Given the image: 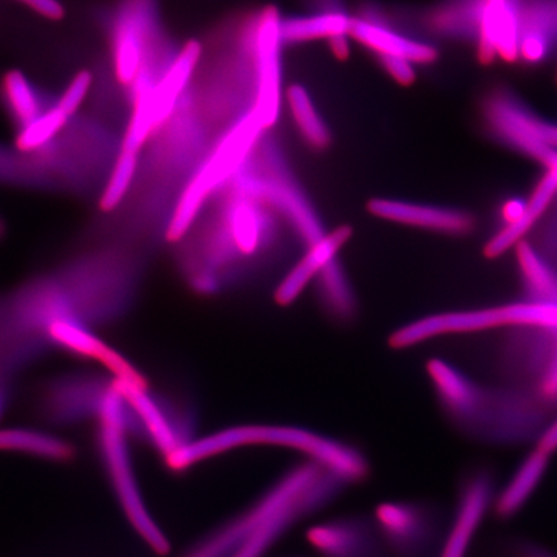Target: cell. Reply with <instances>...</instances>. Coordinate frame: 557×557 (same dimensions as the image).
<instances>
[{
	"mask_svg": "<svg viewBox=\"0 0 557 557\" xmlns=\"http://www.w3.org/2000/svg\"><path fill=\"white\" fill-rule=\"evenodd\" d=\"M552 456L534 448L522 459L503 487H498L493 512L499 520H511L524 510L537 492L549 468Z\"/></svg>",
	"mask_w": 557,
	"mask_h": 557,
	"instance_id": "cell-19",
	"label": "cell"
},
{
	"mask_svg": "<svg viewBox=\"0 0 557 557\" xmlns=\"http://www.w3.org/2000/svg\"><path fill=\"white\" fill-rule=\"evenodd\" d=\"M499 326H537L557 331V302L531 299L496 308L431 313L418 320L417 331L422 339L431 341Z\"/></svg>",
	"mask_w": 557,
	"mask_h": 557,
	"instance_id": "cell-6",
	"label": "cell"
},
{
	"mask_svg": "<svg viewBox=\"0 0 557 557\" xmlns=\"http://www.w3.org/2000/svg\"><path fill=\"white\" fill-rule=\"evenodd\" d=\"M351 38L375 59L399 55L418 67L433 64L438 58L434 44L404 30L388 11L375 3H364L352 13Z\"/></svg>",
	"mask_w": 557,
	"mask_h": 557,
	"instance_id": "cell-9",
	"label": "cell"
},
{
	"mask_svg": "<svg viewBox=\"0 0 557 557\" xmlns=\"http://www.w3.org/2000/svg\"><path fill=\"white\" fill-rule=\"evenodd\" d=\"M525 207L527 201H521L519 199L508 201L504 208V215L505 220H507V225L517 222L521 218L522 213H524Z\"/></svg>",
	"mask_w": 557,
	"mask_h": 557,
	"instance_id": "cell-37",
	"label": "cell"
},
{
	"mask_svg": "<svg viewBox=\"0 0 557 557\" xmlns=\"http://www.w3.org/2000/svg\"><path fill=\"white\" fill-rule=\"evenodd\" d=\"M426 369L444 414L457 430L470 436L490 392L448 361L431 359Z\"/></svg>",
	"mask_w": 557,
	"mask_h": 557,
	"instance_id": "cell-12",
	"label": "cell"
},
{
	"mask_svg": "<svg viewBox=\"0 0 557 557\" xmlns=\"http://www.w3.org/2000/svg\"><path fill=\"white\" fill-rule=\"evenodd\" d=\"M383 545L396 557H437L445 529L434 507L413 500H389L374 512Z\"/></svg>",
	"mask_w": 557,
	"mask_h": 557,
	"instance_id": "cell-7",
	"label": "cell"
},
{
	"mask_svg": "<svg viewBox=\"0 0 557 557\" xmlns=\"http://www.w3.org/2000/svg\"><path fill=\"white\" fill-rule=\"evenodd\" d=\"M111 381L92 375H74L55 381L47 388L41 410L47 420L55 424H74L97 418Z\"/></svg>",
	"mask_w": 557,
	"mask_h": 557,
	"instance_id": "cell-15",
	"label": "cell"
},
{
	"mask_svg": "<svg viewBox=\"0 0 557 557\" xmlns=\"http://www.w3.org/2000/svg\"><path fill=\"white\" fill-rule=\"evenodd\" d=\"M3 234V224H2V221H0V236H2Z\"/></svg>",
	"mask_w": 557,
	"mask_h": 557,
	"instance_id": "cell-40",
	"label": "cell"
},
{
	"mask_svg": "<svg viewBox=\"0 0 557 557\" xmlns=\"http://www.w3.org/2000/svg\"><path fill=\"white\" fill-rule=\"evenodd\" d=\"M201 58H203V47L199 41H189L157 81L151 104L158 131L171 120L178 103L190 89Z\"/></svg>",
	"mask_w": 557,
	"mask_h": 557,
	"instance_id": "cell-18",
	"label": "cell"
},
{
	"mask_svg": "<svg viewBox=\"0 0 557 557\" xmlns=\"http://www.w3.org/2000/svg\"><path fill=\"white\" fill-rule=\"evenodd\" d=\"M352 228L339 226L326 232L323 238L305 248V253L287 274L284 275L274 292L277 305L289 306L304 294L311 282H315L320 273L331 262L338 259L341 249L351 239Z\"/></svg>",
	"mask_w": 557,
	"mask_h": 557,
	"instance_id": "cell-16",
	"label": "cell"
},
{
	"mask_svg": "<svg viewBox=\"0 0 557 557\" xmlns=\"http://www.w3.org/2000/svg\"><path fill=\"white\" fill-rule=\"evenodd\" d=\"M547 171L553 172L555 176L557 177V152L553 157L552 160H549L548 164L546 165Z\"/></svg>",
	"mask_w": 557,
	"mask_h": 557,
	"instance_id": "cell-39",
	"label": "cell"
},
{
	"mask_svg": "<svg viewBox=\"0 0 557 557\" xmlns=\"http://www.w3.org/2000/svg\"><path fill=\"white\" fill-rule=\"evenodd\" d=\"M483 0H449L424 16L430 32L443 37H478Z\"/></svg>",
	"mask_w": 557,
	"mask_h": 557,
	"instance_id": "cell-25",
	"label": "cell"
},
{
	"mask_svg": "<svg viewBox=\"0 0 557 557\" xmlns=\"http://www.w3.org/2000/svg\"><path fill=\"white\" fill-rule=\"evenodd\" d=\"M213 209L195 230L198 255L209 269L238 278L277 249L283 220L269 206L226 185L209 201ZM288 228V227H287Z\"/></svg>",
	"mask_w": 557,
	"mask_h": 557,
	"instance_id": "cell-2",
	"label": "cell"
},
{
	"mask_svg": "<svg viewBox=\"0 0 557 557\" xmlns=\"http://www.w3.org/2000/svg\"><path fill=\"white\" fill-rule=\"evenodd\" d=\"M498 492L496 472L490 466L466 473L459 485L455 515L445 529L437 557H468L473 539L482 528L487 512L493 510Z\"/></svg>",
	"mask_w": 557,
	"mask_h": 557,
	"instance_id": "cell-10",
	"label": "cell"
},
{
	"mask_svg": "<svg viewBox=\"0 0 557 557\" xmlns=\"http://www.w3.org/2000/svg\"><path fill=\"white\" fill-rule=\"evenodd\" d=\"M377 61L383 72L387 73L395 82L400 83V85H412L416 81L417 66L413 62L399 58V55H385V58H379Z\"/></svg>",
	"mask_w": 557,
	"mask_h": 557,
	"instance_id": "cell-32",
	"label": "cell"
},
{
	"mask_svg": "<svg viewBox=\"0 0 557 557\" xmlns=\"http://www.w3.org/2000/svg\"><path fill=\"white\" fill-rule=\"evenodd\" d=\"M476 40L483 62H491L496 55L510 62L517 59L520 38L513 0H483Z\"/></svg>",
	"mask_w": 557,
	"mask_h": 557,
	"instance_id": "cell-17",
	"label": "cell"
},
{
	"mask_svg": "<svg viewBox=\"0 0 557 557\" xmlns=\"http://www.w3.org/2000/svg\"><path fill=\"white\" fill-rule=\"evenodd\" d=\"M90 86H92V75L88 72L76 74L73 81L69 83L55 107L67 117H72L78 111L83 101L86 100Z\"/></svg>",
	"mask_w": 557,
	"mask_h": 557,
	"instance_id": "cell-31",
	"label": "cell"
},
{
	"mask_svg": "<svg viewBox=\"0 0 557 557\" xmlns=\"http://www.w3.org/2000/svg\"><path fill=\"white\" fill-rule=\"evenodd\" d=\"M535 448L548 456H553L557 451V418L547 424L537 443H535Z\"/></svg>",
	"mask_w": 557,
	"mask_h": 557,
	"instance_id": "cell-36",
	"label": "cell"
},
{
	"mask_svg": "<svg viewBox=\"0 0 557 557\" xmlns=\"http://www.w3.org/2000/svg\"><path fill=\"white\" fill-rule=\"evenodd\" d=\"M227 185L273 209L305 248L326 234L322 219L271 131L262 136Z\"/></svg>",
	"mask_w": 557,
	"mask_h": 557,
	"instance_id": "cell-3",
	"label": "cell"
},
{
	"mask_svg": "<svg viewBox=\"0 0 557 557\" xmlns=\"http://www.w3.org/2000/svg\"><path fill=\"white\" fill-rule=\"evenodd\" d=\"M99 449L117 504L132 528L156 553L170 552V542L146 504L132 461V412L114 383L104 394L99 417Z\"/></svg>",
	"mask_w": 557,
	"mask_h": 557,
	"instance_id": "cell-4",
	"label": "cell"
},
{
	"mask_svg": "<svg viewBox=\"0 0 557 557\" xmlns=\"http://www.w3.org/2000/svg\"><path fill=\"white\" fill-rule=\"evenodd\" d=\"M324 472L310 461L289 469L238 517L201 540L187 557H234L257 529L302 497Z\"/></svg>",
	"mask_w": 557,
	"mask_h": 557,
	"instance_id": "cell-5",
	"label": "cell"
},
{
	"mask_svg": "<svg viewBox=\"0 0 557 557\" xmlns=\"http://www.w3.org/2000/svg\"><path fill=\"white\" fill-rule=\"evenodd\" d=\"M267 447L299 453L346 485L358 484L369 475V462L361 450L339 438L320 434L295 424L247 423L197 436L165 459L173 471L193 466L224 453L243 448Z\"/></svg>",
	"mask_w": 557,
	"mask_h": 557,
	"instance_id": "cell-1",
	"label": "cell"
},
{
	"mask_svg": "<svg viewBox=\"0 0 557 557\" xmlns=\"http://www.w3.org/2000/svg\"><path fill=\"white\" fill-rule=\"evenodd\" d=\"M541 396L548 404H557V355L541 382Z\"/></svg>",
	"mask_w": 557,
	"mask_h": 557,
	"instance_id": "cell-35",
	"label": "cell"
},
{
	"mask_svg": "<svg viewBox=\"0 0 557 557\" xmlns=\"http://www.w3.org/2000/svg\"><path fill=\"white\" fill-rule=\"evenodd\" d=\"M518 257L522 276L533 299L557 302V273L531 244H518Z\"/></svg>",
	"mask_w": 557,
	"mask_h": 557,
	"instance_id": "cell-27",
	"label": "cell"
},
{
	"mask_svg": "<svg viewBox=\"0 0 557 557\" xmlns=\"http://www.w3.org/2000/svg\"><path fill=\"white\" fill-rule=\"evenodd\" d=\"M67 117L62 111L54 107L35 117L33 122L21 128L16 137V146L21 152L38 151L54 141L62 128L65 127Z\"/></svg>",
	"mask_w": 557,
	"mask_h": 557,
	"instance_id": "cell-29",
	"label": "cell"
},
{
	"mask_svg": "<svg viewBox=\"0 0 557 557\" xmlns=\"http://www.w3.org/2000/svg\"><path fill=\"white\" fill-rule=\"evenodd\" d=\"M146 26L137 16L123 18L117 26L114 41V65L117 81L132 86L145 65Z\"/></svg>",
	"mask_w": 557,
	"mask_h": 557,
	"instance_id": "cell-24",
	"label": "cell"
},
{
	"mask_svg": "<svg viewBox=\"0 0 557 557\" xmlns=\"http://www.w3.org/2000/svg\"><path fill=\"white\" fill-rule=\"evenodd\" d=\"M40 16L50 20H60L64 16V7L58 0H20Z\"/></svg>",
	"mask_w": 557,
	"mask_h": 557,
	"instance_id": "cell-34",
	"label": "cell"
},
{
	"mask_svg": "<svg viewBox=\"0 0 557 557\" xmlns=\"http://www.w3.org/2000/svg\"><path fill=\"white\" fill-rule=\"evenodd\" d=\"M505 557H557L547 548L535 545V543L519 541L508 546Z\"/></svg>",
	"mask_w": 557,
	"mask_h": 557,
	"instance_id": "cell-33",
	"label": "cell"
},
{
	"mask_svg": "<svg viewBox=\"0 0 557 557\" xmlns=\"http://www.w3.org/2000/svg\"><path fill=\"white\" fill-rule=\"evenodd\" d=\"M4 92L21 128L40 115L37 96H35L29 81L23 74L12 72L7 75Z\"/></svg>",
	"mask_w": 557,
	"mask_h": 557,
	"instance_id": "cell-30",
	"label": "cell"
},
{
	"mask_svg": "<svg viewBox=\"0 0 557 557\" xmlns=\"http://www.w3.org/2000/svg\"><path fill=\"white\" fill-rule=\"evenodd\" d=\"M367 208L380 220L438 235L459 238L475 228L473 215L458 208L394 198H373L368 201Z\"/></svg>",
	"mask_w": 557,
	"mask_h": 557,
	"instance_id": "cell-13",
	"label": "cell"
},
{
	"mask_svg": "<svg viewBox=\"0 0 557 557\" xmlns=\"http://www.w3.org/2000/svg\"><path fill=\"white\" fill-rule=\"evenodd\" d=\"M0 450L24 453L47 461H67L74 455L72 444L38 429L9 428L0 430Z\"/></svg>",
	"mask_w": 557,
	"mask_h": 557,
	"instance_id": "cell-22",
	"label": "cell"
},
{
	"mask_svg": "<svg viewBox=\"0 0 557 557\" xmlns=\"http://www.w3.org/2000/svg\"><path fill=\"white\" fill-rule=\"evenodd\" d=\"M138 169L139 156L120 150L101 194L100 208L102 212H114L123 205L124 199L128 197L135 185Z\"/></svg>",
	"mask_w": 557,
	"mask_h": 557,
	"instance_id": "cell-28",
	"label": "cell"
},
{
	"mask_svg": "<svg viewBox=\"0 0 557 557\" xmlns=\"http://www.w3.org/2000/svg\"><path fill=\"white\" fill-rule=\"evenodd\" d=\"M351 26L352 12L347 10L344 0H311L310 11L281 15L278 21L284 46L325 39L339 59L350 52Z\"/></svg>",
	"mask_w": 557,
	"mask_h": 557,
	"instance_id": "cell-11",
	"label": "cell"
},
{
	"mask_svg": "<svg viewBox=\"0 0 557 557\" xmlns=\"http://www.w3.org/2000/svg\"><path fill=\"white\" fill-rule=\"evenodd\" d=\"M557 194V177L553 172L547 171L545 177L540 181L532 197L527 201L524 213L513 224L506 225L499 233L486 243L484 253L490 259L504 255L506 250L518 246L524 240V236L531 232L533 226L547 212L549 206L554 203Z\"/></svg>",
	"mask_w": 557,
	"mask_h": 557,
	"instance_id": "cell-20",
	"label": "cell"
},
{
	"mask_svg": "<svg viewBox=\"0 0 557 557\" xmlns=\"http://www.w3.org/2000/svg\"><path fill=\"white\" fill-rule=\"evenodd\" d=\"M306 537L320 557H382L385 549L374 521L357 517L319 522Z\"/></svg>",
	"mask_w": 557,
	"mask_h": 557,
	"instance_id": "cell-14",
	"label": "cell"
},
{
	"mask_svg": "<svg viewBox=\"0 0 557 557\" xmlns=\"http://www.w3.org/2000/svg\"><path fill=\"white\" fill-rule=\"evenodd\" d=\"M317 288L323 308L337 322H350L358 313V299L343 263L334 260L318 276Z\"/></svg>",
	"mask_w": 557,
	"mask_h": 557,
	"instance_id": "cell-23",
	"label": "cell"
},
{
	"mask_svg": "<svg viewBox=\"0 0 557 557\" xmlns=\"http://www.w3.org/2000/svg\"><path fill=\"white\" fill-rule=\"evenodd\" d=\"M47 337L62 350L78 355L81 358L95 359L102 364L111 348L97 337L88 325L78 320H58L47 330Z\"/></svg>",
	"mask_w": 557,
	"mask_h": 557,
	"instance_id": "cell-26",
	"label": "cell"
},
{
	"mask_svg": "<svg viewBox=\"0 0 557 557\" xmlns=\"http://www.w3.org/2000/svg\"><path fill=\"white\" fill-rule=\"evenodd\" d=\"M284 101L302 141L315 151L329 149L332 132L310 90L296 83L285 90Z\"/></svg>",
	"mask_w": 557,
	"mask_h": 557,
	"instance_id": "cell-21",
	"label": "cell"
},
{
	"mask_svg": "<svg viewBox=\"0 0 557 557\" xmlns=\"http://www.w3.org/2000/svg\"><path fill=\"white\" fill-rule=\"evenodd\" d=\"M7 404V393L3 383L0 382V418H2Z\"/></svg>",
	"mask_w": 557,
	"mask_h": 557,
	"instance_id": "cell-38",
	"label": "cell"
},
{
	"mask_svg": "<svg viewBox=\"0 0 557 557\" xmlns=\"http://www.w3.org/2000/svg\"><path fill=\"white\" fill-rule=\"evenodd\" d=\"M484 115L493 134L522 154L547 165L557 152V125L529 113L506 92H494L484 104Z\"/></svg>",
	"mask_w": 557,
	"mask_h": 557,
	"instance_id": "cell-8",
	"label": "cell"
}]
</instances>
